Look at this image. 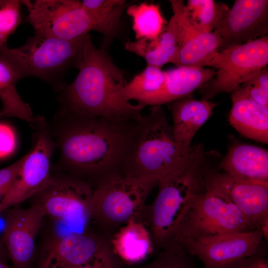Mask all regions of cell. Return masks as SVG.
Listing matches in <instances>:
<instances>
[{
  "label": "cell",
  "mask_w": 268,
  "mask_h": 268,
  "mask_svg": "<svg viewBox=\"0 0 268 268\" xmlns=\"http://www.w3.org/2000/svg\"><path fill=\"white\" fill-rule=\"evenodd\" d=\"M141 115L113 120L59 108L49 122L60 151L58 162L74 177L96 179V187L109 179L124 176Z\"/></svg>",
  "instance_id": "cell-1"
},
{
  "label": "cell",
  "mask_w": 268,
  "mask_h": 268,
  "mask_svg": "<svg viewBox=\"0 0 268 268\" xmlns=\"http://www.w3.org/2000/svg\"><path fill=\"white\" fill-rule=\"evenodd\" d=\"M79 72L58 92L60 108L90 117L113 120L138 117L144 107L122 102L118 92L125 86V72L107 51L97 48L88 34L84 40Z\"/></svg>",
  "instance_id": "cell-2"
},
{
  "label": "cell",
  "mask_w": 268,
  "mask_h": 268,
  "mask_svg": "<svg viewBox=\"0 0 268 268\" xmlns=\"http://www.w3.org/2000/svg\"><path fill=\"white\" fill-rule=\"evenodd\" d=\"M202 146L184 147L175 139L161 106H151L140 116L124 176L158 181L203 158Z\"/></svg>",
  "instance_id": "cell-3"
},
{
  "label": "cell",
  "mask_w": 268,
  "mask_h": 268,
  "mask_svg": "<svg viewBox=\"0 0 268 268\" xmlns=\"http://www.w3.org/2000/svg\"><path fill=\"white\" fill-rule=\"evenodd\" d=\"M87 35L64 40L34 34L20 47L0 48V59L11 67L19 80L37 77L59 92L66 84L64 78L67 71L79 68Z\"/></svg>",
  "instance_id": "cell-4"
},
{
  "label": "cell",
  "mask_w": 268,
  "mask_h": 268,
  "mask_svg": "<svg viewBox=\"0 0 268 268\" xmlns=\"http://www.w3.org/2000/svg\"><path fill=\"white\" fill-rule=\"evenodd\" d=\"M202 158L158 181L150 213V235L157 246L166 249L176 245L177 231L202 187Z\"/></svg>",
  "instance_id": "cell-5"
},
{
  "label": "cell",
  "mask_w": 268,
  "mask_h": 268,
  "mask_svg": "<svg viewBox=\"0 0 268 268\" xmlns=\"http://www.w3.org/2000/svg\"><path fill=\"white\" fill-rule=\"evenodd\" d=\"M252 230L242 213L221 190L206 182L193 200L176 235V243Z\"/></svg>",
  "instance_id": "cell-6"
},
{
  "label": "cell",
  "mask_w": 268,
  "mask_h": 268,
  "mask_svg": "<svg viewBox=\"0 0 268 268\" xmlns=\"http://www.w3.org/2000/svg\"><path fill=\"white\" fill-rule=\"evenodd\" d=\"M157 183L153 179L128 176L107 180L93 189L92 218L108 227L137 219Z\"/></svg>",
  "instance_id": "cell-7"
},
{
  "label": "cell",
  "mask_w": 268,
  "mask_h": 268,
  "mask_svg": "<svg viewBox=\"0 0 268 268\" xmlns=\"http://www.w3.org/2000/svg\"><path fill=\"white\" fill-rule=\"evenodd\" d=\"M33 130V146L24 155L17 177L0 203V214L34 197L51 182V160L57 148L49 128V122L40 116L29 123Z\"/></svg>",
  "instance_id": "cell-8"
},
{
  "label": "cell",
  "mask_w": 268,
  "mask_h": 268,
  "mask_svg": "<svg viewBox=\"0 0 268 268\" xmlns=\"http://www.w3.org/2000/svg\"><path fill=\"white\" fill-rule=\"evenodd\" d=\"M268 63V35L218 52L207 65L217 70L203 85L201 99L208 100L221 92L232 93Z\"/></svg>",
  "instance_id": "cell-9"
},
{
  "label": "cell",
  "mask_w": 268,
  "mask_h": 268,
  "mask_svg": "<svg viewBox=\"0 0 268 268\" xmlns=\"http://www.w3.org/2000/svg\"><path fill=\"white\" fill-rule=\"evenodd\" d=\"M93 189L72 176L53 177L50 183L35 196L45 215L70 225L78 232L92 218Z\"/></svg>",
  "instance_id": "cell-10"
},
{
  "label": "cell",
  "mask_w": 268,
  "mask_h": 268,
  "mask_svg": "<svg viewBox=\"0 0 268 268\" xmlns=\"http://www.w3.org/2000/svg\"><path fill=\"white\" fill-rule=\"evenodd\" d=\"M35 34L64 40H75L92 30L81 0H21Z\"/></svg>",
  "instance_id": "cell-11"
},
{
  "label": "cell",
  "mask_w": 268,
  "mask_h": 268,
  "mask_svg": "<svg viewBox=\"0 0 268 268\" xmlns=\"http://www.w3.org/2000/svg\"><path fill=\"white\" fill-rule=\"evenodd\" d=\"M261 229L229 233L195 240H181L177 244L197 257L203 268H228L265 249Z\"/></svg>",
  "instance_id": "cell-12"
},
{
  "label": "cell",
  "mask_w": 268,
  "mask_h": 268,
  "mask_svg": "<svg viewBox=\"0 0 268 268\" xmlns=\"http://www.w3.org/2000/svg\"><path fill=\"white\" fill-rule=\"evenodd\" d=\"M213 30L220 42L218 52L268 35V0H235Z\"/></svg>",
  "instance_id": "cell-13"
},
{
  "label": "cell",
  "mask_w": 268,
  "mask_h": 268,
  "mask_svg": "<svg viewBox=\"0 0 268 268\" xmlns=\"http://www.w3.org/2000/svg\"><path fill=\"white\" fill-rule=\"evenodd\" d=\"M204 181L223 192L239 209L252 230L268 234V182L239 179L224 173H204Z\"/></svg>",
  "instance_id": "cell-14"
},
{
  "label": "cell",
  "mask_w": 268,
  "mask_h": 268,
  "mask_svg": "<svg viewBox=\"0 0 268 268\" xmlns=\"http://www.w3.org/2000/svg\"><path fill=\"white\" fill-rule=\"evenodd\" d=\"M3 212L5 224L2 241L11 260L12 268H28L45 213L37 202L27 208L15 206Z\"/></svg>",
  "instance_id": "cell-15"
},
{
  "label": "cell",
  "mask_w": 268,
  "mask_h": 268,
  "mask_svg": "<svg viewBox=\"0 0 268 268\" xmlns=\"http://www.w3.org/2000/svg\"><path fill=\"white\" fill-rule=\"evenodd\" d=\"M104 246L84 232H71L49 240L43 250L39 268H74L92 258Z\"/></svg>",
  "instance_id": "cell-16"
},
{
  "label": "cell",
  "mask_w": 268,
  "mask_h": 268,
  "mask_svg": "<svg viewBox=\"0 0 268 268\" xmlns=\"http://www.w3.org/2000/svg\"><path fill=\"white\" fill-rule=\"evenodd\" d=\"M166 80L156 92L144 99L140 105L161 106L192 94L211 80L216 70L209 68L179 66L165 70Z\"/></svg>",
  "instance_id": "cell-17"
},
{
  "label": "cell",
  "mask_w": 268,
  "mask_h": 268,
  "mask_svg": "<svg viewBox=\"0 0 268 268\" xmlns=\"http://www.w3.org/2000/svg\"><path fill=\"white\" fill-rule=\"evenodd\" d=\"M231 94L230 124L244 137L268 143V107L251 99L239 86Z\"/></svg>",
  "instance_id": "cell-18"
},
{
  "label": "cell",
  "mask_w": 268,
  "mask_h": 268,
  "mask_svg": "<svg viewBox=\"0 0 268 268\" xmlns=\"http://www.w3.org/2000/svg\"><path fill=\"white\" fill-rule=\"evenodd\" d=\"M169 104L173 120V131L176 141L184 147L191 146L197 131L211 116L217 103L196 100L192 94Z\"/></svg>",
  "instance_id": "cell-19"
},
{
  "label": "cell",
  "mask_w": 268,
  "mask_h": 268,
  "mask_svg": "<svg viewBox=\"0 0 268 268\" xmlns=\"http://www.w3.org/2000/svg\"><path fill=\"white\" fill-rule=\"evenodd\" d=\"M220 167L235 178L268 182V151L253 145L235 144L229 148Z\"/></svg>",
  "instance_id": "cell-20"
},
{
  "label": "cell",
  "mask_w": 268,
  "mask_h": 268,
  "mask_svg": "<svg viewBox=\"0 0 268 268\" xmlns=\"http://www.w3.org/2000/svg\"><path fill=\"white\" fill-rule=\"evenodd\" d=\"M81 1L92 30L99 32L103 36L101 48L107 51L111 42L120 30L124 11L132 2H127L125 0Z\"/></svg>",
  "instance_id": "cell-21"
},
{
  "label": "cell",
  "mask_w": 268,
  "mask_h": 268,
  "mask_svg": "<svg viewBox=\"0 0 268 268\" xmlns=\"http://www.w3.org/2000/svg\"><path fill=\"white\" fill-rule=\"evenodd\" d=\"M113 250L127 262H140L152 252L150 233L137 219H132L122 227L112 237Z\"/></svg>",
  "instance_id": "cell-22"
},
{
  "label": "cell",
  "mask_w": 268,
  "mask_h": 268,
  "mask_svg": "<svg viewBox=\"0 0 268 268\" xmlns=\"http://www.w3.org/2000/svg\"><path fill=\"white\" fill-rule=\"evenodd\" d=\"M19 80L11 67L0 59V118L13 117L30 123L34 116L29 104L22 100L16 90Z\"/></svg>",
  "instance_id": "cell-23"
},
{
  "label": "cell",
  "mask_w": 268,
  "mask_h": 268,
  "mask_svg": "<svg viewBox=\"0 0 268 268\" xmlns=\"http://www.w3.org/2000/svg\"><path fill=\"white\" fill-rule=\"evenodd\" d=\"M126 11L132 19V28L136 40L157 39L168 23L157 4L132 2Z\"/></svg>",
  "instance_id": "cell-24"
},
{
  "label": "cell",
  "mask_w": 268,
  "mask_h": 268,
  "mask_svg": "<svg viewBox=\"0 0 268 268\" xmlns=\"http://www.w3.org/2000/svg\"><path fill=\"white\" fill-rule=\"evenodd\" d=\"M220 46V41L213 32L200 31L179 46L178 67L207 66Z\"/></svg>",
  "instance_id": "cell-25"
},
{
  "label": "cell",
  "mask_w": 268,
  "mask_h": 268,
  "mask_svg": "<svg viewBox=\"0 0 268 268\" xmlns=\"http://www.w3.org/2000/svg\"><path fill=\"white\" fill-rule=\"evenodd\" d=\"M165 80V70L161 67L147 65L118 92V98L122 102L134 100L140 104L146 98L158 91Z\"/></svg>",
  "instance_id": "cell-26"
},
{
  "label": "cell",
  "mask_w": 268,
  "mask_h": 268,
  "mask_svg": "<svg viewBox=\"0 0 268 268\" xmlns=\"http://www.w3.org/2000/svg\"><path fill=\"white\" fill-rule=\"evenodd\" d=\"M186 6L192 23L203 32H212L229 9L227 4L213 0H189Z\"/></svg>",
  "instance_id": "cell-27"
},
{
  "label": "cell",
  "mask_w": 268,
  "mask_h": 268,
  "mask_svg": "<svg viewBox=\"0 0 268 268\" xmlns=\"http://www.w3.org/2000/svg\"><path fill=\"white\" fill-rule=\"evenodd\" d=\"M179 61L176 22L173 15L160 37L155 40L154 66L161 67L172 63L178 67Z\"/></svg>",
  "instance_id": "cell-28"
},
{
  "label": "cell",
  "mask_w": 268,
  "mask_h": 268,
  "mask_svg": "<svg viewBox=\"0 0 268 268\" xmlns=\"http://www.w3.org/2000/svg\"><path fill=\"white\" fill-rule=\"evenodd\" d=\"M22 5L21 0H0V48L22 22Z\"/></svg>",
  "instance_id": "cell-29"
},
{
  "label": "cell",
  "mask_w": 268,
  "mask_h": 268,
  "mask_svg": "<svg viewBox=\"0 0 268 268\" xmlns=\"http://www.w3.org/2000/svg\"><path fill=\"white\" fill-rule=\"evenodd\" d=\"M178 244L169 247L147 268H198L194 260Z\"/></svg>",
  "instance_id": "cell-30"
},
{
  "label": "cell",
  "mask_w": 268,
  "mask_h": 268,
  "mask_svg": "<svg viewBox=\"0 0 268 268\" xmlns=\"http://www.w3.org/2000/svg\"><path fill=\"white\" fill-rule=\"evenodd\" d=\"M257 103L268 107V68H261L240 85Z\"/></svg>",
  "instance_id": "cell-31"
},
{
  "label": "cell",
  "mask_w": 268,
  "mask_h": 268,
  "mask_svg": "<svg viewBox=\"0 0 268 268\" xmlns=\"http://www.w3.org/2000/svg\"><path fill=\"white\" fill-rule=\"evenodd\" d=\"M24 156L14 163L0 169V203L13 185L18 173Z\"/></svg>",
  "instance_id": "cell-32"
},
{
  "label": "cell",
  "mask_w": 268,
  "mask_h": 268,
  "mask_svg": "<svg viewBox=\"0 0 268 268\" xmlns=\"http://www.w3.org/2000/svg\"><path fill=\"white\" fill-rule=\"evenodd\" d=\"M17 146V137L13 129L0 122V159L12 154Z\"/></svg>",
  "instance_id": "cell-33"
},
{
  "label": "cell",
  "mask_w": 268,
  "mask_h": 268,
  "mask_svg": "<svg viewBox=\"0 0 268 268\" xmlns=\"http://www.w3.org/2000/svg\"><path fill=\"white\" fill-rule=\"evenodd\" d=\"M114 263L109 251L104 246L92 258L74 268H114Z\"/></svg>",
  "instance_id": "cell-34"
},
{
  "label": "cell",
  "mask_w": 268,
  "mask_h": 268,
  "mask_svg": "<svg viewBox=\"0 0 268 268\" xmlns=\"http://www.w3.org/2000/svg\"><path fill=\"white\" fill-rule=\"evenodd\" d=\"M266 255V249L254 255L252 263V268H268Z\"/></svg>",
  "instance_id": "cell-35"
},
{
  "label": "cell",
  "mask_w": 268,
  "mask_h": 268,
  "mask_svg": "<svg viewBox=\"0 0 268 268\" xmlns=\"http://www.w3.org/2000/svg\"><path fill=\"white\" fill-rule=\"evenodd\" d=\"M254 256V255L243 259L228 267V268H252V263Z\"/></svg>",
  "instance_id": "cell-36"
},
{
  "label": "cell",
  "mask_w": 268,
  "mask_h": 268,
  "mask_svg": "<svg viewBox=\"0 0 268 268\" xmlns=\"http://www.w3.org/2000/svg\"><path fill=\"white\" fill-rule=\"evenodd\" d=\"M7 252L5 251V248L3 245L2 240L0 239V260L4 262L6 258Z\"/></svg>",
  "instance_id": "cell-37"
},
{
  "label": "cell",
  "mask_w": 268,
  "mask_h": 268,
  "mask_svg": "<svg viewBox=\"0 0 268 268\" xmlns=\"http://www.w3.org/2000/svg\"><path fill=\"white\" fill-rule=\"evenodd\" d=\"M0 268H10L4 262L0 260Z\"/></svg>",
  "instance_id": "cell-38"
},
{
  "label": "cell",
  "mask_w": 268,
  "mask_h": 268,
  "mask_svg": "<svg viewBox=\"0 0 268 268\" xmlns=\"http://www.w3.org/2000/svg\"></svg>",
  "instance_id": "cell-39"
}]
</instances>
